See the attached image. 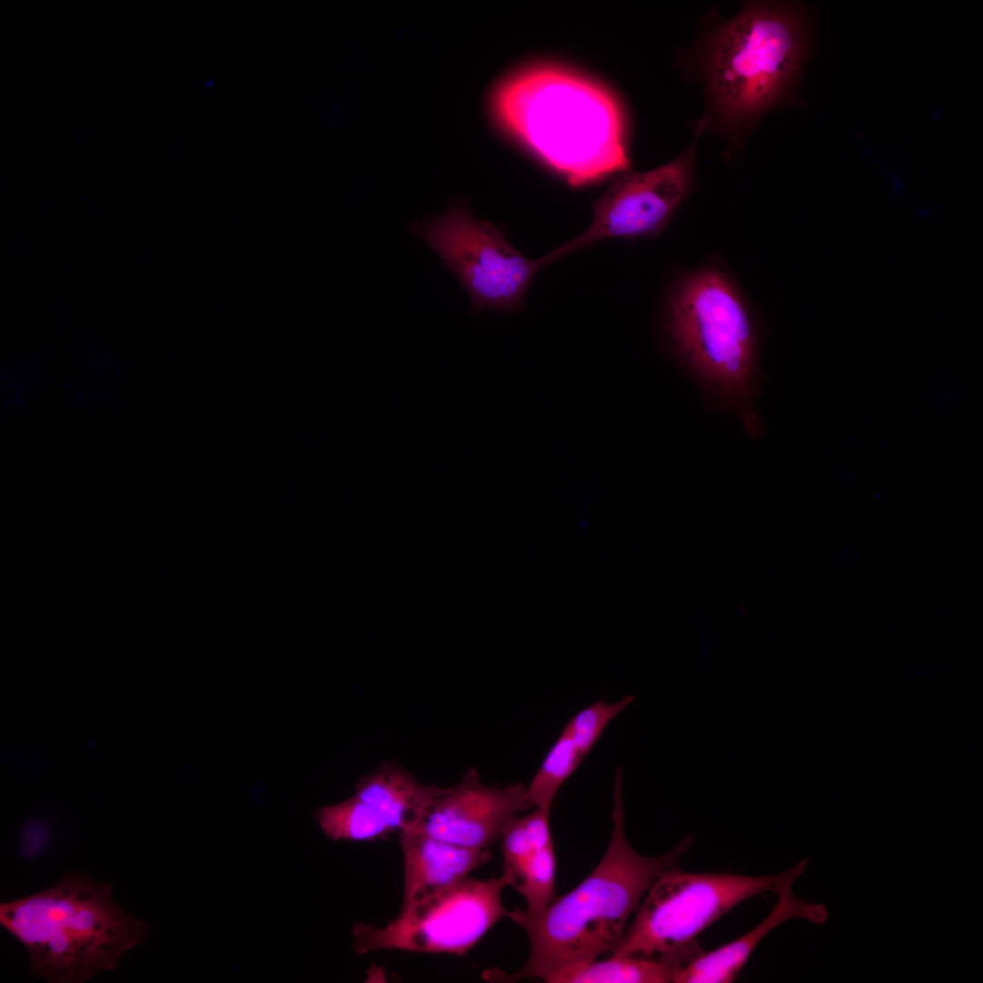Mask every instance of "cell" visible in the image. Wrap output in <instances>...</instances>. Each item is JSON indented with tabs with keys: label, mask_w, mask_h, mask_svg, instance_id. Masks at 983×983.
I'll return each instance as SVG.
<instances>
[{
	"label": "cell",
	"mask_w": 983,
	"mask_h": 983,
	"mask_svg": "<svg viewBox=\"0 0 983 983\" xmlns=\"http://www.w3.org/2000/svg\"><path fill=\"white\" fill-rule=\"evenodd\" d=\"M612 822L605 854L578 886L563 896H556L540 912L508 911L507 917L529 937V958L512 974L497 968L486 970V980L545 981L560 970L613 953L650 887L663 871L678 866L694 844V836H685L668 852L654 857L642 856L631 846L623 829L620 768L614 778Z\"/></svg>",
	"instance_id": "1"
},
{
	"label": "cell",
	"mask_w": 983,
	"mask_h": 983,
	"mask_svg": "<svg viewBox=\"0 0 983 983\" xmlns=\"http://www.w3.org/2000/svg\"><path fill=\"white\" fill-rule=\"evenodd\" d=\"M490 106L507 135L573 187L629 169L618 101L573 71L549 65L519 70L495 86Z\"/></svg>",
	"instance_id": "2"
},
{
	"label": "cell",
	"mask_w": 983,
	"mask_h": 983,
	"mask_svg": "<svg viewBox=\"0 0 983 983\" xmlns=\"http://www.w3.org/2000/svg\"><path fill=\"white\" fill-rule=\"evenodd\" d=\"M666 331L674 357L709 411L734 415L748 436L765 435L755 402L765 377L750 313L720 273L690 277L673 299Z\"/></svg>",
	"instance_id": "3"
},
{
	"label": "cell",
	"mask_w": 983,
	"mask_h": 983,
	"mask_svg": "<svg viewBox=\"0 0 983 983\" xmlns=\"http://www.w3.org/2000/svg\"><path fill=\"white\" fill-rule=\"evenodd\" d=\"M0 924L47 982L82 983L112 970L147 936L146 922L114 901L108 883L71 873L54 887L0 904Z\"/></svg>",
	"instance_id": "4"
},
{
	"label": "cell",
	"mask_w": 983,
	"mask_h": 983,
	"mask_svg": "<svg viewBox=\"0 0 983 983\" xmlns=\"http://www.w3.org/2000/svg\"><path fill=\"white\" fill-rule=\"evenodd\" d=\"M808 858L770 876L724 872L689 873L676 866L663 871L640 903L633 920L612 953L637 956L681 967L703 950L696 937L745 900L800 877Z\"/></svg>",
	"instance_id": "5"
},
{
	"label": "cell",
	"mask_w": 983,
	"mask_h": 983,
	"mask_svg": "<svg viewBox=\"0 0 983 983\" xmlns=\"http://www.w3.org/2000/svg\"><path fill=\"white\" fill-rule=\"evenodd\" d=\"M797 17L781 6L754 4L715 36L708 58L712 93L728 117L751 118L778 100L803 54Z\"/></svg>",
	"instance_id": "6"
},
{
	"label": "cell",
	"mask_w": 983,
	"mask_h": 983,
	"mask_svg": "<svg viewBox=\"0 0 983 983\" xmlns=\"http://www.w3.org/2000/svg\"><path fill=\"white\" fill-rule=\"evenodd\" d=\"M504 874L476 879L465 877L411 903L384 927L359 922L352 927L359 955L381 950L429 954H466L508 911L502 893Z\"/></svg>",
	"instance_id": "7"
},
{
	"label": "cell",
	"mask_w": 983,
	"mask_h": 983,
	"mask_svg": "<svg viewBox=\"0 0 983 983\" xmlns=\"http://www.w3.org/2000/svg\"><path fill=\"white\" fill-rule=\"evenodd\" d=\"M410 231L457 277L469 294L473 314L485 309L503 313L519 309L542 268L539 258H525L500 228L475 218L460 200L437 216L412 223Z\"/></svg>",
	"instance_id": "8"
},
{
	"label": "cell",
	"mask_w": 983,
	"mask_h": 983,
	"mask_svg": "<svg viewBox=\"0 0 983 983\" xmlns=\"http://www.w3.org/2000/svg\"><path fill=\"white\" fill-rule=\"evenodd\" d=\"M690 169L687 153L650 171L622 172L595 203L590 226L540 258L542 267L602 239L657 236L686 195Z\"/></svg>",
	"instance_id": "9"
},
{
	"label": "cell",
	"mask_w": 983,
	"mask_h": 983,
	"mask_svg": "<svg viewBox=\"0 0 983 983\" xmlns=\"http://www.w3.org/2000/svg\"><path fill=\"white\" fill-rule=\"evenodd\" d=\"M532 807L527 786L487 785L474 768L449 787L437 785L420 823L412 831L468 848H488L501 838L508 823Z\"/></svg>",
	"instance_id": "10"
},
{
	"label": "cell",
	"mask_w": 983,
	"mask_h": 983,
	"mask_svg": "<svg viewBox=\"0 0 983 983\" xmlns=\"http://www.w3.org/2000/svg\"><path fill=\"white\" fill-rule=\"evenodd\" d=\"M797 877L779 884L774 892L777 902L756 927L745 935L709 952H702L677 970L674 983H729L746 963L759 942L781 923L791 918H806L816 925L826 921L824 905L796 897L792 891Z\"/></svg>",
	"instance_id": "11"
},
{
	"label": "cell",
	"mask_w": 983,
	"mask_h": 983,
	"mask_svg": "<svg viewBox=\"0 0 983 983\" xmlns=\"http://www.w3.org/2000/svg\"><path fill=\"white\" fill-rule=\"evenodd\" d=\"M403 856L402 905L443 888L489 862L488 848L456 846L418 831L400 832Z\"/></svg>",
	"instance_id": "12"
},
{
	"label": "cell",
	"mask_w": 983,
	"mask_h": 983,
	"mask_svg": "<svg viewBox=\"0 0 983 983\" xmlns=\"http://www.w3.org/2000/svg\"><path fill=\"white\" fill-rule=\"evenodd\" d=\"M436 787L421 783L394 762H382L359 779L355 796L394 832L412 831L423 816Z\"/></svg>",
	"instance_id": "13"
},
{
	"label": "cell",
	"mask_w": 983,
	"mask_h": 983,
	"mask_svg": "<svg viewBox=\"0 0 983 983\" xmlns=\"http://www.w3.org/2000/svg\"><path fill=\"white\" fill-rule=\"evenodd\" d=\"M680 967L654 958L625 956L593 960L564 968L552 976L548 983H674Z\"/></svg>",
	"instance_id": "14"
},
{
	"label": "cell",
	"mask_w": 983,
	"mask_h": 983,
	"mask_svg": "<svg viewBox=\"0 0 983 983\" xmlns=\"http://www.w3.org/2000/svg\"><path fill=\"white\" fill-rule=\"evenodd\" d=\"M314 816L325 836L334 841L373 842L386 839L394 832L356 796L335 805L321 806L314 812Z\"/></svg>",
	"instance_id": "15"
},
{
	"label": "cell",
	"mask_w": 983,
	"mask_h": 983,
	"mask_svg": "<svg viewBox=\"0 0 983 983\" xmlns=\"http://www.w3.org/2000/svg\"><path fill=\"white\" fill-rule=\"evenodd\" d=\"M584 757L585 755L563 727L527 786V796L532 807L551 810L556 793Z\"/></svg>",
	"instance_id": "16"
},
{
	"label": "cell",
	"mask_w": 983,
	"mask_h": 983,
	"mask_svg": "<svg viewBox=\"0 0 983 983\" xmlns=\"http://www.w3.org/2000/svg\"><path fill=\"white\" fill-rule=\"evenodd\" d=\"M553 844L535 848L510 886L527 902V911L543 910L556 897Z\"/></svg>",
	"instance_id": "17"
},
{
	"label": "cell",
	"mask_w": 983,
	"mask_h": 983,
	"mask_svg": "<svg viewBox=\"0 0 983 983\" xmlns=\"http://www.w3.org/2000/svg\"><path fill=\"white\" fill-rule=\"evenodd\" d=\"M634 700L627 695L613 703L599 700L574 714L564 728L570 733L580 750L586 755L593 747L610 722Z\"/></svg>",
	"instance_id": "18"
}]
</instances>
